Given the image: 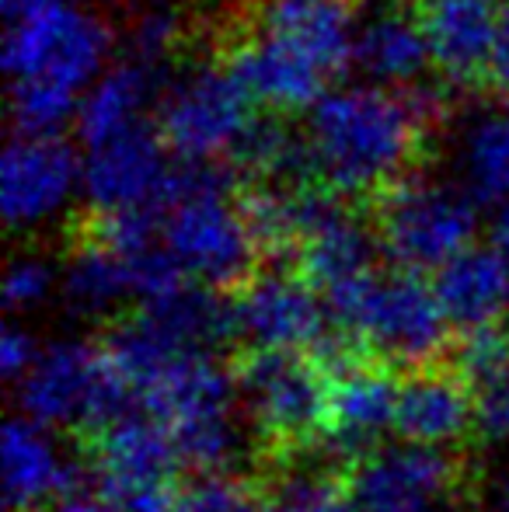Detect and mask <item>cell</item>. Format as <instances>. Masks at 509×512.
Listing matches in <instances>:
<instances>
[{
  "instance_id": "18",
  "label": "cell",
  "mask_w": 509,
  "mask_h": 512,
  "mask_svg": "<svg viewBox=\"0 0 509 512\" xmlns=\"http://www.w3.org/2000/svg\"><path fill=\"white\" fill-rule=\"evenodd\" d=\"M0 460H4V512H53L74 495V464L35 418L25 415L7 422Z\"/></svg>"
},
{
  "instance_id": "23",
  "label": "cell",
  "mask_w": 509,
  "mask_h": 512,
  "mask_svg": "<svg viewBox=\"0 0 509 512\" xmlns=\"http://www.w3.org/2000/svg\"><path fill=\"white\" fill-rule=\"evenodd\" d=\"M265 506L269 512H360L349 481L335 471V460H286L265 474Z\"/></svg>"
},
{
  "instance_id": "24",
  "label": "cell",
  "mask_w": 509,
  "mask_h": 512,
  "mask_svg": "<svg viewBox=\"0 0 509 512\" xmlns=\"http://www.w3.org/2000/svg\"><path fill=\"white\" fill-rule=\"evenodd\" d=\"M461 185L478 203L503 206L509 199V112H482L464 126L457 143Z\"/></svg>"
},
{
  "instance_id": "12",
  "label": "cell",
  "mask_w": 509,
  "mask_h": 512,
  "mask_svg": "<svg viewBox=\"0 0 509 512\" xmlns=\"http://www.w3.org/2000/svg\"><path fill=\"white\" fill-rule=\"evenodd\" d=\"M360 4L363 0H252L245 28L332 84L356 56Z\"/></svg>"
},
{
  "instance_id": "5",
  "label": "cell",
  "mask_w": 509,
  "mask_h": 512,
  "mask_svg": "<svg viewBox=\"0 0 509 512\" xmlns=\"http://www.w3.org/2000/svg\"><path fill=\"white\" fill-rule=\"evenodd\" d=\"M328 310L356 352L391 370H422L447 356L450 317L419 272H370L328 300Z\"/></svg>"
},
{
  "instance_id": "2",
  "label": "cell",
  "mask_w": 509,
  "mask_h": 512,
  "mask_svg": "<svg viewBox=\"0 0 509 512\" xmlns=\"http://www.w3.org/2000/svg\"><path fill=\"white\" fill-rule=\"evenodd\" d=\"M112 28L95 11L60 0L18 18L4 35V74L18 133H60L77 122L88 88L105 74Z\"/></svg>"
},
{
  "instance_id": "20",
  "label": "cell",
  "mask_w": 509,
  "mask_h": 512,
  "mask_svg": "<svg viewBox=\"0 0 509 512\" xmlns=\"http://www.w3.org/2000/svg\"><path fill=\"white\" fill-rule=\"evenodd\" d=\"M433 290L461 331L492 328L509 314V258L499 248L471 244L443 269H436Z\"/></svg>"
},
{
  "instance_id": "35",
  "label": "cell",
  "mask_w": 509,
  "mask_h": 512,
  "mask_svg": "<svg viewBox=\"0 0 509 512\" xmlns=\"http://www.w3.org/2000/svg\"><path fill=\"white\" fill-rule=\"evenodd\" d=\"M492 512H509V478L499 485L496 499H492Z\"/></svg>"
},
{
  "instance_id": "16",
  "label": "cell",
  "mask_w": 509,
  "mask_h": 512,
  "mask_svg": "<svg viewBox=\"0 0 509 512\" xmlns=\"http://www.w3.org/2000/svg\"><path fill=\"white\" fill-rule=\"evenodd\" d=\"M506 0H415L433 70L447 88L489 81Z\"/></svg>"
},
{
  "instance_id": "32",
  "label": "cell",
  "mask_w": 509,
  "mask_h": 512,
  "mask_svg": "<svg viewBox=\"0 0 509 512\" xmlns=\"http://www.w3.org/2000/svg\"><path fill=\"white\" fill-rule=\"evenodd\" d=\"M53 4H60V0H0L7 25L18 21V18H28V14H35V11H42V7H53Z\"/></svg>"
},
{
  "instance_id": "28",
  "label": "cell",
  "mask_w": 509,
  "mask_h": 512,
  "mask_svg": "<svg viewBox=\"0 0 509 512\" xmlns=\"http://www.w3.org/2000/svg\"><path fill=\"white\" fill-rule=\"evenodd\" d=\"M60 286V272L46 262L42 255H18L11 265H7V276H4V304L11 314H25V310L42 307L53 290Z\"/></svg>"
},
{
  "instance_id": "33",
  "label": "cell",
  "mask_w": 509,
  "mask_h": 512,
  "mask_svg": "<svg viewBox=\"0 0 509 512\" xmlns=\"http://www.w3.org/2000/svg\"><path fill=\"white\" fill-rule=\"evenodd\" d=\"M53 512H116V509H112L102 495H95V499H91V495H70V499L60 502Z\"/></svg>"
},
{
  "instance_id": "30",
  "label": "cell",
  "mask_w": 509,
  "mask_h": 512,
  "mask_svg": "<svg viewBox=\"0 0 509 512\" xmlns=\"http://www.w3.org/2000/svg\"><path fill=\"white\" fill-rule=\"evenodd\" d=\"M39 345H35V335L21 324H7L4 335H0V373H4L7 384H21L28 370L39 359Z\"/></svg>"
},
{
  "instance_id": "26",
  "label": "cell",
  "mask_w": 509,
  "mask_h": 512,
  "mask_svg": "<svg viewBox=\"0 0 509 512\" xmlns=\"http://www.w3.org/2000/svg\"><path fill=\"white\" fill-rule=\"evenodd\" d=\"M175 512H269L265 492L227 471L199 474L189 488L178 492Z\"/></svg>"
},
{
  "instance_id": "19",
  "label": "cell",
  "mask_w": 509,
  "mask_h": 512,
  "mask_svg": "<svg viewBox=\"0 0 509 512\" xmlns=\"http://www.w3.org/2000/svg\"><path fill=\"white\" fill-rule=\"evenodd\" d=\"M60 293L70 314L91 317V321H112L126 300H136L123 251L98 237L84 220L70 234L67 265L60 272Z\"/></svg>"
},
{
  "instance_id": "17",
  "label": "cell",
  "mask_w": 509,
  "mask_h": 512,
  "mask_svg": "<svg viewBox=\"0 0 509 512\" xmlns=\"http://www.w3.org/2000/svg\"><path fill=\"white\" fill-rule=\"evenodd\" d=\"M394 432L405 443L450 450L464 446L471 432H478V411L471 384L454 366H422L408 370V380L398 384Z\"/></svg>"
},
{
  "instance_id": "6",
  "label": "cell",
  "mask_w": 509,
  "mask_h": 512,
  "mask_svg": "<svg viewBox=\"0 0 509 512\" xmlns=\"http://www.w3.org/2000/svg\"><path fill=\"white\" fill-rule=\"evenodd\" d=\"M370 227L398 269L436 272L475 244L478 199L461 182L415 171L374 199Z\"/></svg>"
},
{
  "instance_id": "9",
  "label": "cell",
  "mask_w": 509,
  "mask_h": 512,
  "mask_svg": "<svg viewBox=\"0 0 509 512\" xmlns=\"http://www.w3.org/2000/svg\"><path fill=\"white\" fill-rule=\"evenodd\" d=\"M360 512H475L478 478L464 453L433 446H377L346 464Z\"/></svg>"
},
{
  "instance_id": "36",
  "label": "cell",
  "mask_w": 509,
  "mask_h": 512,
  "mask_svg": "<svg viewBox=\"0 0 509 512\" xmlns=\"http://www.w3.org/2000/svg\"><path fill=\"white\" fill-rule=\"evenodd\" d=\"M248 4H252V0H248Z\"/></svg>"
},
{
  "instance_id": "3",
  "label": "cell",
  "mask_w": 509,
  "mask_h": 512,
  "mask_svg": "<svg viewBox=\"0 0 509 512\" xmlns=\"http://www.w3.org/2000/svg\"><path fill=\"white\" fill-rule=\"evenodd\" d=\"M161 241L206 290H241L258 272L262 241L248 199H238L217 164H185L161 203Z\"/></svg>"
},
{
  "instance_id": "11",
  "label": "cell",
  "mask_w": 509,
  "mask_h": 512,
  "mask_svg": "<svg viewBox=\"0 0 509 512\" xmlns=\"http://www.w3.org/2000/svg\"><path fill=\"white\" fill-rule=\"evenodd\" d=\"M231 307L238 338H245L248 349H311L321 356L335 345L328 335V300L297 265L258 269Z\"/></svg>"
},
{
  "instance_id": "14",
  "label": "cell",
  "mask_w": 509,
  "mask_h": 512,
  "mask_svg": "<svg viewBox=\"0 0 509 512\" xmlns=\"http://www.w3.org/2000/svg\"><path fill=\"white\" fill-rule=\"evenodd\" d=\"M175 168L168 164V143L157 126H133L119 136L84 147L81 196L91 213L161 209Z\"/></svg>"
},
{
  "instance_id": "1",
  "label": "cell",
  "mask_w": 509,
  "mask_h": 512,
  "mask_svg": "<svg viewBox=\"0 0 509 512\" xmlns=\"http://www.w3.org/2000/svg\"><path fill=\"white\" fill-rule=\"evenodd\" d=\"M447 112V95L419 84L391 88H335L307 112V178L342 199L384 196L401 178L415 175L426 136Z\"/></svg>"
},
{
  "instance_id": "25",
  "label": "cell",
  "mask_w": 509,
  "mask_h": 512,
  "mask_svg": "<svg viewBox=\"0 0 509 512\" xmlns=\"http://www.w3.org/2000/svg\"><path fill=\"white\" fill-rule=\"evenodd\" d=\"M185 46H189V18L164 0L140 7L126 28V56L157 74H164V67H171Z\"/></svg>"
},
{
  "instance_id": "7",
  "label": "cell",
  "mask_w": 509,
  "mask_h": 512,
  "mask_svg": "<svg viewBox=\"0 0 509 512\" xmlns=\"http://www.w3.org/2000/svg\"><path fill=\"white\" fill-rule=\"evenodd\" d=\"M161 140L185 164L234 157L255 126V98L227 63H196L164 81L154 108Z\"/></svg>"
},
{
  "instance_id": "31",
  "label": "cell",
  "mask_w": 509,
  "mask_h": 512,
  "mask_svg": "<svg viewBox=\"0 0 509 512\" xmlns=\"http://www.w3.org/2000/svg\"><path fill=\"white\" fill-rule=\"evenodd\" d=\"M489 84H496L499 91H506L509 95V0L503 4V18H499V35H496V53H492Z\"/></svg>"
},
{
  "instance_id": "15",
  "label": "cell",
  "mask_w": 509,
  "mask_h": 512,
  "mask_svg": "<svg viewBox=\"0 0 509 512\" xmlns=\"http://www.w3.org/2000/svg\"><path fill=\"white\" fill-rule=\"evenodd\" d=\"M398 408V380L391 366L370 356H349L332 366V408H328V432L321 450L328 460H346L377 450L384 432L394 429Z\"/></svg>"
},
{
  "instance_id": "34",
  "label": "cell",
  "mask_w": 509,
  "mask_h": 512,
  "mask_svg": "<svg viewBox=\"0 0 509 512\" xmlns=\"http://www.w3.org/2000/svg\"><path fill=\"white\" fill-rule=\"evenodd\" d=\"M492 234H496V248L509 258V199L499 206L496 223H492Z\"/></svg>"
},
{
  "instance_id": "10",
  "label": "cell",
  "mask_w": 509,
  "mask_h": 512,
  "mask_svg": "<svg viewBox=\"0 0 509 512\" xmlns=\"http://www.w3.org/2000/svg\"><path fill=\"white\" fill-rule=\"evenodd\" d=\"M98 495L116 512H175V474L182 467L175 439L154 415L126 411L88 436Z\"/></svg>"
},
{
  "instance_id": "27",
  "label": "cell",
  "mask_w": 509,
  "mask_h": 512,
  "mask_svg": "<svg viewBox=\"0 0 509 512\" xmlns=\"http://www.w3.org/2000/svg\"><path fill=\"white\" fill-rule=\"evenodd\" d=\"M454 370L471 384V391L509 373V331L492 328L464 331V342L454 352Z\"/></svg>"
},
{
  "instance_id": "4",
  "label": "cell",
  "mask_w": 509,
  "mask_h": 512,
  "mask_svg": "<svg viewBox=\"0 0 509 512\" xmlns=\"http://www.w3.org/2000/svg\"><path fill=\"white\" fill-rule=\"evenodd\" d=\"M238 401L265 467L307 457L325 443L332 366L293 349H248L234 363Z\"/></svg>"
},
{
  "instance_id": "22",
  "label": "cell",
  "mask_w": 509,
  "mask_h": 512,
  "mask_svg": "<svg viewBox=\"0 0 509 512\" xmlns=\"http://www.w3.org/2000/svg\"><path fill=\"white\" fill-rule=\"evenodd\" d=\"M161 84L164 74L129 60V56L119 60L116 67H105V74L91 84L81 108H77L74 126L84 147L126 133L133 126H143L150 108H157V98H161L157 88Z\"/></svg>"
},
{
  "instance_id": "13",
  "label": "cell",
  "mask_w": 509,
  "mask_h": 512,
  "mask_svg": "<svg viewBox=\"0 0 509 512\" xmlns=\"http://www.w3.org/2000/svg\"><path fill=\"white\" fill-rule=\"evenodd\" d=\"M81 192V161L60 133H18L0 161V206L14 234L56 220Z\"/></svg>"
},
{
  "instance_id": "29",
  "label": "cell",
  "mask_w": 509,
  "mask_h": 512,
  "mask_svg": "<svg viewBox=\"0 0 509 512\" xmlns=\"http://www.w3.org/2000/svg\"><path fill=\"white\" fill-rule=\"evenodd\" d=\"M478 436L489 443H509V373L492 384L475 387Z\"/></svg>"
},
{
  "instance_id": "8",
  "label": "cell",
  "mask_w": 509,
  "mask_h": 512,
  "mask_svg": "<svg viewBox=\"0 0 509 512\" xmlns=\"http://www.w3.org/2000/svg\"><path fill=\"white\" fill-rule=\"evenodd\" d=\"M21 411L46 429L95 436L129 411V384L109 352L91 342H53L18 384Z\"/></svg>"
},
{
  "instance_id": "21",
  "label": "cell",
  "mask_w": 509,
  "mask_h": 512,
  "mask_svg": "<svg viewBox=\"0 0 509 512\" xmlns=\"http://www.w3.org/2000/svg\"><path fill=\"white\" fill-rule=\"evenodd\" d=\"M353 63L377 88H415L433 70V56L415 18V7H381L370 14L356 35Z\"/></svg>"
}]
</instances>
